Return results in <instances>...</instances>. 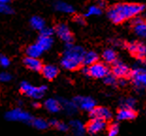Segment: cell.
I'll return each instance as SVG.
<instances>
[{"instance_id":"2e32d148","label":"cell","mask_w":146,"mask_h":136,"mask_svg":"<svg viewBox=\"0 0 146 136\" xmlns=\"http://www.w3.org/2000/svg\"><path fill=\"white\" fill-rule=\"evenodd\" d=\"M98 61H99V57L94 52H89L84 55V58H83L84 66H91V65L98 62Z\"/></svg>"},{"instance_id":"e0dca14e","label":"cell","mask_w":146,"mask_h":136,"mask_svg":"<svg viewBox=\"0 0 146 136\" xmlns=\"http://www.w3.org/2000/svg\"><path fill=\"white\" fill-rule=\"evenodd\" d=\"M45 108L47 109L49 112L51 113H57L60 110V103L58 101L54 100V99H49L45 101L44 103Z\"/></svg>"},{"instance_id":"52a82bcc","label":"cell","mask_w":146,"mask_h":136,"mask_svg":"<svg viewBox=\"0 0 146 136\" xmlns=\"http://www.w3.org/2000/svg\"><path fill=\"white\" fill-rule=\"evenodd\" d=\"M5 118L9 121H20V122H32V117L29 113L25 112V111L19 109V108H15V109L10 110L9 112L6 113Z\"/></svg>"},{"instance_id":"d4e9b609","label":"cell","mask_w":146,"mask_h":136,"mask_svg":"<svg viewBox=\"0 0 146 136\" xmlns=\"http://www.w3.org/2000/svg\"><path fill=\"white\" fill-rule=\"evenodd\" d=\"M13 11L9 6V4H0V13L2 14H11Z\"/></svg>"},{"instance_id":"9a60e30c","label":"cell","mask_w":146,"mask_h":136,"mask_svg":"<svg viewBox=\"0 0 146 136\" xmlns=\"http://www.w3.org/2000/svg\"><path fill=\"white\" fill-rule=\"evenodd\" d=\"M42 52H43V49L38 44V43L29 45V47L27 48V50H26L27 57H35V58H38L40 55L42 54Z\"/></svg>"},{"instance_id":"ac0fdd59","label":"cell","mask_w":146,"mask_h":136,"mask_svg":"<svg viewBox=\"0 0 146 136\" xmlns=\"http://www.w3.org/2000/svg\"><path fill=\"white\" fill-rule=\"evenodd\" d=\"M38 44L41 46V47L44 50H47L51 47L52 43H53V39L51 37H47V36H42L40 35L39 39H38Z\"/></svg>"},{"instance_id":"7a4b0ae2","label":"cell","mask_w":146,"mask_h":136,"mask_svg":"<svg viewBox=\"0 0 146 136\" xmlns=\"http://www.w3.org/2000/svg\"><path fill=\"white\" fill-rule=\"evenodd\" d=\"M84 55H81V51L77 48L70 49L64 54L61 59V66L69 70H77L83 68Z\"/></svg>"},{"instance_id":"ffe728a7","label":"cell","mask_w":146,"mask_h":136,"mask_svg":"<svg viewBox=\"0 0 146 136\" xmlns=\"http://www.w3.org/2000/svg\"><path fill=\"white\" fill-rule=\"evenodd\" d=\"M32 125L38 129H45L48 127V123L42 118H36L32 120Z\"/></svg>"},{"instance_id":"83f0119b","label":"cell","mask_w":146,"mask_h":136,"mask_svg":"<svg viewBox=\"0 0 146 136\" xmlns=\"http://www.w3.org/2000/svg\"><path fill=\"white\" fill-rule=\"evenodd\" d=\"M96 3H97V4H96V6H97V7L99 8V9H104V8H108V0H96Z\"/></svg>"},{"instance_id":"5b68a950","label":"cell","mask_w":146,"mask_h":136,"mask_svg":"<svg viewBox=\"0 0 146 136\" xmlns=\"http://www.w3.org/2000/svg\"><path fill=\"white\" fill-rule=\"evenodd\" d=\"M20 90L23 94L35 99V100H38V99L43 97L47 88L46 86H33L27 82H22L20 84Z\"/></svg>"},{"instance_id":"f1b7e54d","label":"cell","mask_w":146,"mask_h":136,"mask_svg":"<svg viewBox=\"0 0 146 136\" xmlns=\"http://www.w3.org/2000/svg\"><path fill=\"white\" fill-rule=\"evenodd\" d=\"M54 31V29H51V28H46L44 27L42 30H41V35L42 36H47V37H51L52 34Z\"/></svg>"},{"instance_id":"8fae6325","label":"cell","mask_w":146,"mask_h":136,"mask_svg":"<svg viewBox=\"0 0 146 136\" xmlns=\"http://www.w3.org/2000/svg\"><path fill=\"white\" fill-rule=\"evenodd\" d=\"M137 116L138 112L131 107H122L117 110V118L119 120H133Z\"/></svg>"},{"instance_id":"603a6c76","label":"cell","mask_w":146,"mask_h":136,"mask_svg":"<svg viewBox=\"0 0 146 136\" xmlns=\"http://www.w3.org/2000/svg\"><path fill=\"white\" fill-rule=\"evenodd\" d=\"M108 136H116L119 132V126L116 123H111L108 127Z\"/></svg>"},{"instance_id":"4dcf8cb0","label":"cell","mask_w":146,"mask_h":136,"mask_svg":"<svg viewBox=\"0 0 146 136\" xmlns=\"http://www.w3.org/2000/svg\"><path fill=\"white\" fill-rule=\"evenodd\" d=\"M33 106H34V107L39 108V107H40V104H39L38 102H34V103H33Z\"/></svg>"},{"instance_id":"30bf717a","label":"cell","mask_w":146,"mask_h":136,"mask_svg":"<svg viewBox=\"0 0 146 136\" xmlns=\"http://www.w3.org/2000/svg\"><path fill=\"white\" fill-rule=\"evenodd\" d=\"M107 123L108 122L103 121V120L92 118L86 123L85 129H86L87 132L90 134H92V135L97 134L99 132H101L106 127H107Z\"/></svg>"},{"instance_id":"484cf974","label":"cell","mask_w":146,"mask_h":136,"mask_svg":"<svg viewBox=\"0 0 146 136\" xmlns=\"http://www.w3.org/2000/svg\"><path fill=\"white\" fill-rule=\"evenodd\" d=\"M11 61L9 59V57H7L4 55H0V66L3 68H8L10 66Z\"/></svg>"},{"instance_id":"4316f807","label":"cell","mask_w":146,"mask_h":136,"mask_svg":"<svg viewBox=\"0 0 146 136\" xmlns=\"http://www.w3.org/2000/svg\"><path fill=\"white\" fill-rule=\"evenodd\" d=\"M11 80V75L7 72H3L0 73V82L2 83H7Z\"/></svg>"},{"instance_id":"f546056e","label":"cell","mask_w":146,"mask_h":136,"mask_svg":"<svg viewBox=\"0 0 146 136\" xmlns=\"http://www.w3.org/2000/svg\"><path fill=\"white\" fill-rule=\"evenodd\" d=\"M11 0H0V4H9Z\"/></svg>"},{"instance_id":"d6986e66","label":"cell","mask_w":146,"mask_h":136,"mask_svg":"<svg viewBox=\"0 0 146 136\" xmlns=\"http://www.w3.org/2000/svg\"><path fill=\"white\" fill-rule=\"evenodd\" d=\"M30 24H31L33 28H35V29L42 30L44 28V22L40 17H37V16L33 17L32 19L30 20Z\"/></svg>"},{"instance_id":"277c9868","label":"cell","mask_w":146,"mask_h":136,"mask_svg":"<svg viewBox=\"0 0 146 136\" xmlns=\"http://www.w3.org/2000/svg\"><path fill=\"white\" fill-rule=\"evenodd\" d=\"M110 70L108 69V67L101 61H98V62L92 64L91 66H88L86 70V73L90 77L94 79L106 78L110 74Z\"/></svg>"},{"instance_id":"3957f363","label":"cell","mask_w":146,"mask_h":136,"mask_svg":"<svg viewBox=\"0 0 146 136\" xmlns=\"http://www.w3.org/2000/svg\"><path fill=\"white\" fill-rule=\"evenodd\" d=\"M125 49L133 57L139 61L146 62V45L139 41L125 42Z\"/></svg>"},{"instance_id":"5bb4252c","label":"cell","mask_w":146,"mask_h":136,"mask_svg":"<svg viewBox=\"0 0 146 136\" xmlns=\"http://www.w3.org/2000/svg\"><path fill=\"white\" fill-rule=\"evenodd\" d=\"M117 53L112 49H106L102 54V58L105 63L113 65L117 62Z\"/></svg>"},{"instance_id":"6da1fadb","label":"cell","mask_w":146,"mask_h":136,"mask_svg":"<svg viewBox=\"0 0 146 136\" xmlns=\"http://www.w3.org/2000/svg\"><path fill=\"white\" fill-rule=\"evenodd\" d=\"M146 6L143 3L137 2H119L110 5L107 9L108 19L114 24H123L126 21L132 20L139 16L145 10Z\"/></svg>"},{"instance_id":"4fadbf2b","label":"cell","mask_w":146,"mask_h":136,"mask_svg":"<svg viewBox=\"0 0 146 136\" xmlns=\"http://www.w3.org/2000/svg\"><path fill=\"white\" fill-rule=\"evenodd\" d=\"M24 65L27 69L31 70L33 72H41V70L43 67L42 62L39 58L29 57H27L24 59Z\"/></svg>"},{"instance_id":"7402d4cb","label":"cell","mask_w":146,"mask_h":136,"mask_svg":"<svg viewBox=\"0 0 146 136\" xmlns=\"http://www.w3.org/2000/svg\"><path fill=\"white\" fill-rule=\"evenodd\" d=\"M72 21L74 23L78 24L79 26H86L87 24V21L85 19V17L79 13H74L72 16Z\"/></svg>"},{"instance_id":"44dd1931","label":"cell","mask_w":146,"mask_h":136,"mask_svg":"<svg viewBox=\"0 0 146 136\" xmlns=\"http://www.w3.org/2000/svg\"><path fill=\"white\" fill-rule=\"evenodd\" d=\"M146 23V19L144 17H141V16H136L135 18H133L132 20H130V27L132 29H134L135 27L141 26V24Z\"/></svg>"},{"instance_id":"9c48e42d","label":"cell","mask_w":146,"mask_h":136,"mask_svg":"<svg viewBox=\"0 0 146 136\" xmlns=\"http://www.w3.org/2000/svg\"><path fill=\"white\" fill-rule=\"evenodd\" d=\"M90 116H92V118L100 119L106 122H108L112 119V113H111V111L108 108L104 106L94 107L91 110V112H90Z\"/></svg>"},{"instance_id":"cb8c5ba5","label":"cell","mask_w":146,"mask_h":136,"mask_svg":"<svg viewBox=\"0 0 146 136\" xmlns=\"http://www.w3.org/2000/svg\"><path fill=\"white\" fill-rule=\"evenodd\" d=\"M133 30H134V31L137 34L141 35V37H146V23H144V24H141V26L135 27V28L133 29Z\"/></svg>"},{"instance_id":"ba28073f","label":"cell","mask_w":146,"mask_h":136,"mask_svg":"<svg viewBox=\"0 0 146 136\" xmlns=\"http://www.w3.org/2000/svg\"><path fill=\"white\" fill-rule=\"evenodd\" d=\"M54 31L58 35V38L62 39L66 43H71L74 39L73 32L67 26V24H65L63 23H58V24H56Z\"/></svg>"},{"instance_id":"7c38bea8","label":"cell","mask_w":146,"mask_h":136,"mask_svg":"<svg viewBox=\"0 0 146 136\" xmlns=\"http://www.w3.org/2000/svg\"><path fill=\"white\" fill-rule=\"evenodd\" d=\"M58 72H60V70L54 65H43L42 69L41 70L42 75L45 79L49 80V81L54 80L58 75Z\"/></svg>"},{"instance_id":"8992f818","label":"cell","mask_w":146,"mask_h":136,"mask_svg":"<svg viewBox=\"0 0 146 136\" xmlns=\"http://www.w3.org/2000/svg\"><path fill=\"white\" fill-rule=\"evenodd\" d=\"M110 72L115 78L119 80H129L133 75V70L129 67L123 63H119L118 61L112 65Z\"/></svg>"}]
</instances>
